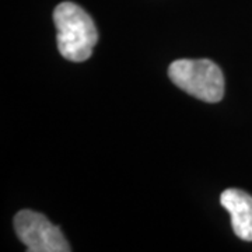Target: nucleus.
<instances>
[{"mask_svg": "<svg viewBox=\"0 0 252 252\" xmlns=\"http://www.w3.org/2000/svg\"><path fill=\"white\" fill-rule=\"evenodd\" d=\"M58 49L64 59L84 62L93 54L98 32L93 18L76 3L63 1L54 11Z\"/></svg>", "mask_w": 252, "mask_h": 252, "instance_id": "f257e3e1", "label": "nucleus"}, {"mask_svg": "<svg viewBox=\"0 0 252 252\" xmlns=\"http://www.w3.org/2000/svg\"><path fill=\"white\" fill-rule=\"evenodd\" d=\"M168 76L181 90L206 102H219L224 95V76L209 59H180L170 64Z\"/></svg>", "mask_w": 252, "mask_h": 252, "instance_id": "f03ea898", "label": "nucleus"}, {"mask_svg": "<svg viewBox=\"0 0 252 252\" xmlns=\"http://www.w3.org/2000/svg\"><path fill=\"white\" fill-rule=\"evenodd\" d=\"M14 230L30 252H69L70 247L59 227L42 213L20 210L14 216Z\"/></svg>", "mask_w": 252, "mask_h": 252, "instance_id": "7ed1b4c3", "label": "nucleus"}, {"mask_svg": "<svg viewBox=\"0 0 252 252\" xmlns=\"http://www.w3.org/2000/svg\"><path fill=\"white\" fill-rule=\"evenodd\" d=\"M220 203L231 216L235 235L244 241H252V196L241 189H225Z\"/></svg>", "mask_w": 252, "mask_h": 252, "instance_id": "20e7f679", "label": "nucleus"}]
</instances>
